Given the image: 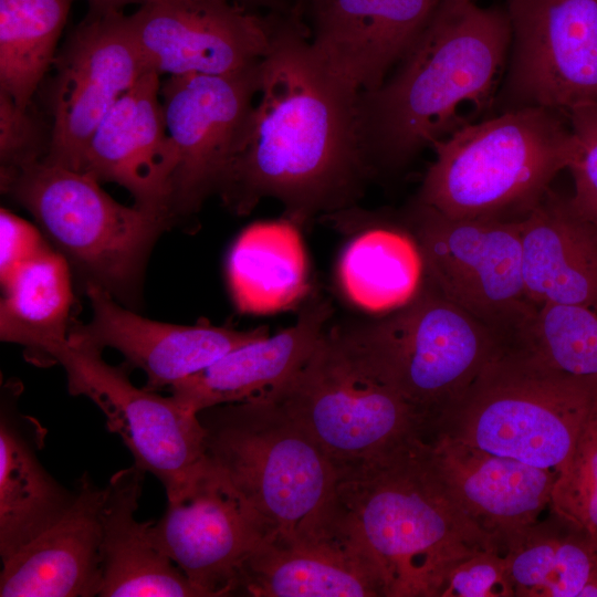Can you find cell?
Returning a JSON list of instances; mask_svg holds the SVG:
<instances>
[{
	"label": "cell",
	"instance_id": "9c48e42d",
	"mask_svg": "<svg viewBox=\"0 0 597 597\" xmlns=\"http://www.w3.org/2000/svg\"><path fill=\"white\" fill-rule=\"evenodd\" d=\"M338 473L371 461L425 429L404 398L366 363L338 325L274 395Z\"/></svg>",
	"mask_w": 597,
	"mask_h": 597
},
{
	"label": "cell",
	"instance_id": "7a4b0ae2",
	"mask_svg": "<svg viewBox=\"0 0 597 597\" xmlns=\"http://www.w3.org/2000/svg\"><path fill=\"white\" fill-rule=\"evenodd\" d=\"M506 7L441 0L395 73L358 97L360 138L376 175L404 167L496 101L507 63Z\"/></svg>",
	"mask_w": 597,
	"mask_h": 597
},
{
	"label": "cell",
	"instance_id": "44dd1931",
	"mask_svg": "<svg viewBox=\"0 0 597 597\" xmlns=\"http://www.w3.org/2000/svg\"><path fill=\"white\" fill-rule=\"evenodd\" d=\"M434 464L462 510L504 552L549 506L558 474L496 455L446 434L428 439Z\"/></svg>",
	"mask_w": 597,
	"mask_h": 597
},
{
	"label": "cell",
	"instance_id": "52a82bcc",
	"mask_svg": "<svg viewBox=\"0 0 597 597\" xmlns=\"http://www.w3.org/2000/svg\"><path fill=\"white\" fill-rule=\"evenodd\" d=\"M338 326L411 407L427 440L509 344L448 301L427 277L410 302L386 317Z\"/></svg>",
	"mask_w": 597,
	"mask_h": 597
},
{
	"label": "cell",
	"instance_id": "8d00e7d4",
	"mask_svg": "<svg viewBox=\"0 0 597 597\" xmlns=\"http://www.w3.org/2000/svg\"><path fill=\"white\" fill-rule=\"evenodd\" d=\"M30 222L6 208L0 210V281L6 284L23 265L50 247Z\"/></svg>",
	"mask_w": 597,
	"mask_h": 597
},
{
	"label": "cell",
	"instance_id": "60d3db41",
	"mask_svg": "<svg viewBox=\"0 0 597 597\" xmlns=\"http://www.w3.org/2000/svg\"><path fill=\"white\" fill-rule=\"evenodd\" d=\"M320 1H322V0H306L307 7L311 8L312 6L316 4Z\"/></svg>",
	"mask_w": 597,
	"mask_h": 597
},
{
	"label": "cell",
	"instance_id": "f35d334b",
	"mask_svg": "<svg viewBox=\"0 0 597 597\" xmlns=\"http://www.w3.org/2000/svg\"><path fill=\"white\" fill-rule=\"evenodd\" d=\"M90 4V10L94 11H112L122 9L132 3H138L139 6L153 0H86Z\"/></svg>",
	"mask_w": 597,
	"mask_h": 597
},
{
	"label": "cell",
	"instance_id": "3957f363",
	"mask_svg": "<svg viewBox=\"0 0 597 597\" xmlns=\"http://www.w3.org/2000/svg\"><path fill=\"white\" fill-rule=\"evenodd\" d=\"M333 524L376 563L387 597H436L458 561L503 552L452 496L423 438L338 473Z\"/></svg>",
	"mask_w": 597,
	"mask_h": 597
},
{
	"label": "cell",
	"instance_id": "e0dca14e",
	"mask_svg": "<svg viewBox=\"0 0 597 597\" xmlns=\"http://www.w3.org/2000/svg\"><path fill=\"white\" fill-rule=\"evenodd\" d=\"M84 290L92 318L86 324L73 318L69 339L102 350L106 347L118 350L130 369L138 368L146 374L144 388L151 391L170 388L230 350L270 335L266 326L239 331L216 326L207 320L193 325L151 321L121 306L94 283H84Z\"/></svg>",
	"mask_w": 597,
	"mask_h": 597
},
{
	"label": "cell",
	"instance_id": "b9f144b4",
	"mask_svg": "<svg viewBox=\"0 0 597 597\" xmlns=\"http://www.w3.org/2000/svg\"><path fill=\"white\" fill-rule=\"evenodd\" d=\"M474 1V0H473Z\"/></svg>",
	"mask_w": 597,
	"mask_h": 597
},
{
	"label": "cell",
	"instance_id": "4316f807",
	"mask_svg": "<svg viewBox=\"0 0 597 597\" xmlns=\"http://www.w3.org/2000/svg\"><path fill=\"white\" fill-rule=\"evenodd\" d=\"M136 465L115 472L101 507V597H203L154 543L136 512L145 481Z\"/></svg>",
	"mask_w": 597,
	"mask_h": 597
},
{
	"label": "cell",
	"instance_id": "74e56055",
	"mask_svg": "<svg viewBox=\"0 0 597 597\" xmlns=\"http://www.w3.org/2000/svg\"><path fill=\"white\" fill-rule=\"evenodd\" d=\"M250 10L264 9L266 12H286L293 8L287 0H231Z\"/></svg>",
	"mask_w": 597,
	"mask_h": 597
},
{
	"label": "cell",
	"instance_id": "484cf974",
	"mask_svg": "<svg viewBox=\"0 0 597 597\" xmlns=\"http://www.w3.org/2000/svg\"><path fill=\"white\" fill-rule=\"evenodd\" d=\"M522 268L528 300L597 312V226L579 218L568 196L549 188L521 218Z\"/></svg>",
	"mask_w": 597,
	"mask_h": 597
},
{
	"label": "cell",
	"instance_id": "30bf717a",
	"mask_svg": "<svg viewBox=\"0 0 597 597\" xmlns=\"http://www.w3.org/2000/svg\"><path fill=\"white\" fill-rule=\"evenodd\" d=\"M404 220L428 281L506 342H515L538 308L524 285L521 219H454L415 199Z\"/></svg>",
	"mask_w": 597,
	"mask_h": 597
},
{
	"label": "cell",
	"instance_id": "d4e9b609",
	"mask_svg": "<svg viewBox=\"0 0 597 597\" xmlns=\"http://www.w3.org/2000/svg\"><path fill=\"white\" fill-rule=\"evenodd\" d=\"M352 234L344 245L337 280L360 310L394 312L410 302L426 281L418 243L402 221L352 206L321 217Z\"/></svg>",
	"mask_w": 597,
	"mask_h": 597
},
{
	"label": "cell",
	"instance_id": "d590c367",
	"mask_svg": "<svg viewBox=\"0 0 597 597\" xmlns=\"http://www.w3.org/2000/svg\"><path fill=\"white\" fill-rule=\"evenodd\" d=\"M28 107L17 105L0 92V163L1 174L45 158L50 136Z\"/></svg>",
	"mask_w": 597,
	"mask_h": 597
},
{
	"label": "cell",
	"instance_id": "f546056e",
	"mask_svg": "<svg viewBox=\"0 0 597 597\" xmlns=\"http://www.w3.org/2000/svg\"><path fill=\"white\" fill-rule=\"evenodd\" d=\"M507 540L504 556L515 597H579L597 565V546L551 511Z\"/></svg>",
	"mask_w": 597,
	"mask_h": 597
},
{
	"label": "cell",
	"instance_id": "5bb4252c",
	"mask_svg": "<svg viewBox=\"0 0 597 597\" xmlns=\"http://www.w3.org/2000/svg\"><path fill=\"white\" fill-rule=\"evenodd\" d=\"M49 150L43 160L78 171L114 104L150 71L122 11L90 10L54 59Z\"/></svg>",
	"mask_w": 597,
	"mask_h": 597
},
{
	"label": "cell",
	"instance_id": "6da1fadb",
	"mask_svg": "<svg viewBox=\"0 0 597 597\" xmlns=\"http://www.w3.org/2000/svg\"><path fill=\"white\" fill-rule=\"evenodd\" d=\"M256 97L216 193L223 206L245 216L273 198L301 228L355 206L374 176L359 95L320 64L298 6L276 15Z\"/></svg>",
	"mask_w": 597,
	"mask_h": 597
},
{
	"label": "cell",
	"instance_id": "7c38bea8",
	"mask_svg": "<svg viewBox=\"0 0 597 597\" xmlns=\"http://www.w3.org/2000/svg\"><path fill=\"white\" fill-rule=\"evenodd\" d=\"M511 45L502 111L597 103V0H507ZM501 111V112H502Z\"/></svg>",
	"mask_w": 597,
	"mask_h": 597
},
{
	"label": "cell",
	"instance_id": "5b68a950",
	"mask_svg": "<svg viewBox=\"0 0 597 597\" xmlns=\"http://www.w3.org/2000/svg\"><path fill=\"white\" fill-rule=\"evenodd\" d=\"M432 148L417 201L454 219H512L568 168L576 138L566 112L528 106L469 122Z\"/></svg>",
	"mask_w": 597,
	"mask_h": 597
},
{
	"label": "cell",
	"instance_id": "9a60e30c",
	"mask_svg": "<svg viewBox=\"0 0 597 597\" xmlns=\"http://www.w3.org/2000/svg\"><path fill=\"white\" fill-rule=\"evenodd\" d=\"M277 13L261 14L231 0H153L127 21L148 70L222 75L263 60Z\"/></svg>",
	"mask_w": 597,
	"mask_h": 597
},
{
	"label": "cell",
	"instance_id": "f1b7e54d",
	"mask_svg": "<svg viewBox=\"0 0 597 597\" xmlns=\"http://www.w3.org/2000/svg\"><path fill=\"white\" fill-rule=\"evenodd\" d=\"M0 303V338L18 344L39 367L59 364L69 344L74 296L70 263L52 245L6 284Z\"/></svg>",
	"mask_w": 597,
	"mask_h": 597
},
{
	"label": "cell",
	"instance_id": "836d02e7",
	"mask_svg": "<svg viewBox=\"0 0 597 597\" xmlns=\"http://www.w3.org/2000/svg\"><path fill=\"white\" fill-rule=\"evenodd\" d=\"M566 113L576 138V151L567 168L574 184L568 202L579 218L597 226V103L578 105Z\"/></svg>",
	"mask_w": 597,
	"mask_h": 597
},
{
	"label": "cell",
	"instance_id": "d6986e66",
	"mask_svg": "<svg viewBox=\"0 0 597 597\" xmlns=\"http://www.w3.org/2000/svg\"><path fill=\"white\" fill-rule=\"evenodd\" d=\"M159 74L147 71L114 104L94 132L78 171L126 188L135 206L170 227L175 154L164 118Z\"/></svg>",
	"mask_w": 597,
	"mask_h": 597
},
{
	"label": "cell",
	"instance_id": "cb8c5ba5",
	"mask_svg": "<svg viewBox=\"0 0 597 597\" xmlns=\"http://www.w3.org/2000/svg\"><path fill=\"white\" fill-rule=\"evenodd\" d=\"M22 385L8 380L0 400V556L4 562L56 522L73 504L75 490L57 482L38 455L45 428L22 413Z\"/></svg>",
	"mask_w": 597,
	"mask_h": 597
},
{
	"label": "cell",
	"instance_id": "8992f818",
	"mask_svg": "<svg viewBox=\"0 0 597 597\" xmlns=\"http://www.w3.org/2000/svg\"><path fill=\"white\" fill-rule=\"evenodd\" d=\"M596 410L597 379L563 373L509 343L432 437L446 434L559 474Z\"/></svg>",
	"mask_w": 597,
	"mask_h": 597
},
{
	"label": "cell",
	"instance_id": "8fae6325",
	"mask_svg": "<svg viewBox=\"0 0 597 597\" xmlns=\"http://www.w3.org/2000/svg\"><path fill=\"white\" fill-rule=\"evenodd\" d=\"M102 349L72 342L59 358L69 392L85 396L104 413L106 428L117 434L134 458V465L155 475L167 500L177 496L206 461L205 429L193 413L172 396L137 388L125 363L109 365Z\"/></svg>",
	"mask_w": 597,
	"mask_h": 597
},
{
	"label": "cell",
	"instance_id": "ba28073f",
	"mask_svg": "<svg viewBox=\"0 0 597 597\" xmlns=\"http://www.w3.org/2000/svg\"><path fill=\"white\" fill-rule=\"evenodd\" d=\"M1 190L33 214L84 283L137 305L147 259L170 228L165 219L118 203L87 174L43 159L1 174Z\"/></svg>",
	"mask_w": 597,
	"mask_h": 597
},
{
	"label": "cell",
	"instance_id": "4dcf8cb0",
	"mask_svg": "<svg viewBox=\"0 0 597 597\" xmlns=\"http://www.w3.org/2000/svg\"><path fill=\"white\" fill-rule=\"evenodd\" d=\"M73 0H0V92L21 106L49 66Z\"/></svg>",
	"mask_w": 597,
	"mask_h": 597
},
{
	"label": "cell",
	"instance_id": "1f68e13d",
	"mask_svg": "<svg viewBox=\"0 0 597 597\" xmlns=\"http://www.w3.org/2000/svg\"><path fill=\"white\" fill-rule=\"evenodd\" d=\"M514 343L555 369L597 379V312L590 308L540 306Z\"/></svg>",
	"mask_w": 597,
	"mask_h": 597
},
{
	"label": "cell",
	"instance_id": "e575fe53",
	"mask_svg": "<svg viewBox=\"0 0 597 597\" xmlns=\"http://www.w3.org/2000/svg\"><path fill=\"white\" fill-rule=\"evenodd\" d=\"M436 597H515L503 552L482 548L458 561L444 574Z\"/></svg>",
	"mask_w": 597,
	"mask_h": 597
},
{
	"label": "cell",
	"instance_id": "ffe728a7",
	"mask_svg": "<svg viewBox=\"0 0 597 597\" xmlns=\"http://www.w3.org/2000/svg\"><path fill=\"white\" fill-rule=\"evenodd\" d=\"M232 595L387 597L376 563L335 525L318 536L265 540L240 567Z\"/></svg>",
	"mask_w": 597,
	"mask_h": 597
},
{
	"label": "cell",
	"instance_id": "2e32d148",
	"mask_svg": "<svg viewBox=\"0 0 597 597\" xmlns=\"http://www.w3.org/2000/svg\"><path fill=\"white\" fill-rule=\"evenodd\" d=\"M150 534L203 597L232 596L240 567L271 536L260 516L207 461L168 500Z\"/></svg>",
	"mask_w": 597,
	"mask_h": 597
},
{
	"label": "cell",
	"instance_id": "d6a6232c",
	"mask_svg": "<svg viewBox=\"0 0 597 597\" xmlns=\"http://www.w3.org/2000/svg\"><path fill=\"white\" fill-rule=\"evenodd\" d=\"M551 511L583 530L597 546V410L554 484Z\"/></svg>",
	"mask_w": 597,
	"mask_h": 597
},
{
	"label": "cell",
	"instance_id": "4fadbf2b",
	"mask_svg": "<svg viewBox=\"0 0 597 597\" xmlns=\"http://www.w3.org/2000/svg\"><path fill=\"white\" fill-rule=\"evenodd\" d=\"M261 62L222 75L168 76L160 84L175 154L169 213L172 226L217 193L260 88Z\"/></svg>",
	"mask_w": 597,
	"mask_h": 597
},
{
	"label": "cell",
	"instance_id": "7402d4cb",
	"mask_svg": "<svg viewBox=\"0 0 597 597\" xmlns=\"http://www.w3.org/2000/svg\"><path fill=\"white\" fill-rule=\"evenodd\" d=\"M71 507L2 562L1 597H94L102 586L104 486L83 473Z\"/></svg>",
	"mask_w": 597,
	"mask_h": 597
},
{
	"label": "cell",
	"instance_id": "ac0fdd59",
	"mask_svg": "<svg viewBox=\"0 0 597 597\" xmlns=\"http://www.w3.org/2000/svg\"><path fill=\"white\" fill-rule=\"evenodd\" d=\"M441 0H322L310 8L311 49L358 95L380 86Z\"/></svg>",
	"mask_w": 597,
	"mask_h": 597
},
{
	"label": "cell",
	"instance_id": "ab89813d",
	"mask_svg": "<svg viewBox=\"0 0 597 597\" xmlns=\"http://www.w3.org/2000/svg\"><path fill=\"white\" fill-rule=\"evenodd\" d=\"M579 597H597V565L583 587Z\"/></svg>",
	"mask_w": 597,
	"mask_h": 597
},
{
	"label": "cell",
	"instance_id": "83f0119b",
	"mask_svg": "<svg viewBox=\"0 0 597 597\" xmlns=\"http://www.w3.org/2000/svg\"><path fill=\"white\" fill-rule=\"evenodd\" d=\"M301 229L283 214L248 226L235 239L227 259V279L241 313L291 310L312 294Z\"/></svg>",
	"mask_w": 597,
	"mask_h": 597
},
{
	"label": "cell",
	"instance_id": "277c9868",
	"mask_svg": "<svg viewBox=\"0 0 597 597\" xmlns=\"http://www.w3.org/2000/svg\"><path fill=\"white\" fill-rule=\"evenodd\" d=\"M207 463L268 526L269 538L333 530L337 471L315 440L275 400L206 408Z\"/></svg>",
	"mask_w": 597,
	"mask_h": 597
},
{
	"label": "cell",
	"instance_id": "603a6c76",
	"mask_svg": "<svg viewBox=\"0 0 597 597\" xmlns=\"http://www.w3.org/2000/svg\"><path fill=\"white\" fill-rule=\"evenodd\" d=\"M332 315L331 302L312 293L293 326L230 350L170 387L171 396L197 415L218 405L272 399L312 355Z\"/></svg>",
	"mask_w": 597,
	"mask_h": 597
}]
</instances>
